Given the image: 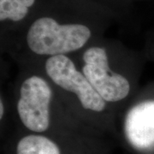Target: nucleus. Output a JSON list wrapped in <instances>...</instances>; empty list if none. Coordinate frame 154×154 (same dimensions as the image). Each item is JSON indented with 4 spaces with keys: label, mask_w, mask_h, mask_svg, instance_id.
Listing matches in <instances>:
<instances>
[{
    "label": "nucleus",
    "mask_w": 154,
    "mask_h": 154,
    "mask_svg": "<svg viewBox=\"0 0 154 154\" xmlns=\"http://www.w3.org/2000/svg\"><path fill=\"white\" fill-rule=\"evenodd\" d=\"M92 36L88 25L80 22L62 23L55 17L43 16L33 21L27 32V44L33 53L55 57L81 49Z\"/></svg>",
    "instance_id": "obj_1"
},
{
    "label": "nucleus",
    "mask_w": 154,
    "mask_h": 154,
    "mask_svg": "<svg viewBox=\"0 0 154 154\" xmlns=\"http://www.w3.org/2000/svg\"><path fill=\"white\" fill-rule=\"evenodd\" d=\"M4 113H5V106H4V102L1 99L0 101V118L2 119L4 116Z\"/></svg>",
    "instance_id": "obj_8"
},
{
    "label": "nucleus",
    "mask_w": 154,
    "mask_h": 154,
    "mask_svg": "<svg viewBox=\"0 0 154 154\" xmlns=\"http://www.w3.org/2000/svg\"><path fill=\"white\" fill-rule=\"evenodd\" d=\"M45 69L47 75L57 87L76 96L84 109L94 112L105 110L106 102L68 56L51 57L45 62Z\"/></svg>",
    "instance_id": "obj_3"
},
{
    "label": "nucleus",
    "mask_w": 154,
    "mask_h": 154,
    "mask_svg": "<svg viewBox=\"0 0 154 154\" xmlns=\"http://www.w3.org/2000/svg\"><path fill=\"white\" fill-rule=\"evenodd\" d=\"M16 153L63 154L58 144L40 134H31L20 139L17 144Z\"/></svg>",
    "instance_id": "obj_6"
},
{
    "label": "nucleus",
    "mask_w": 154,
    "mask_h": 154,
    "mask_svg": "<svg viewBox=\"0 0 154 154\" xmlns=\"http://www.w3.org/2000/svg\"><path fill=\"white\" fill-rule=\"evenodd\" d=\"M123 134L128 146L141 154H154V99L139 102L128 110Z\"/></svg>",
    "instance_id": "obj_5"
},
{
    "label": "nucleus",
    "mask_w": 154,
    "mask_h": 154,
    "mask_svg": "<svg viewBox=\"0 0 154 154\" xmlns=\"http://www.w3.org/2000/svg\"><path fill=\"white\" fill-rule=\"evenodd\" d=\"M52 91L42 77L32 75L22 82L17 101V113L26 128L41 134L49 128Z\"/></svg>",
    "instance_id": "obj_2"
},
{
    "label": "nucleus",
    "mask_w": 154,
    "mask_h": 154,
    "mask_svg": "<svg viewBox=\"0 0 154 154\" xmlns=\"http://www.w3.org/2000/svg\"><path fill=\"white\" fill-rule=\"evenodd\" d=\"M37 0H0L1 22H20L30 14Z\"/></svg>",
    "instance_id": "obj_7"
},
{
    "label": "nucleus",
    "mask_w": 154,
    "mask_h": 154,
    "mask_svg": "<svg viewBox=\"0 0 154 154\" xmlns=\"http://www.w3.org/2000/svg\"><path fill=\"white\" fill-rule=\"evenodd\" d=\"M82 72L106 103L121 101L130 93L126 77L110 69L107 52L103 47L93 46L86 50Z\"/></svg>",
    "instance_id": "obj_4"
}]
</instances>
